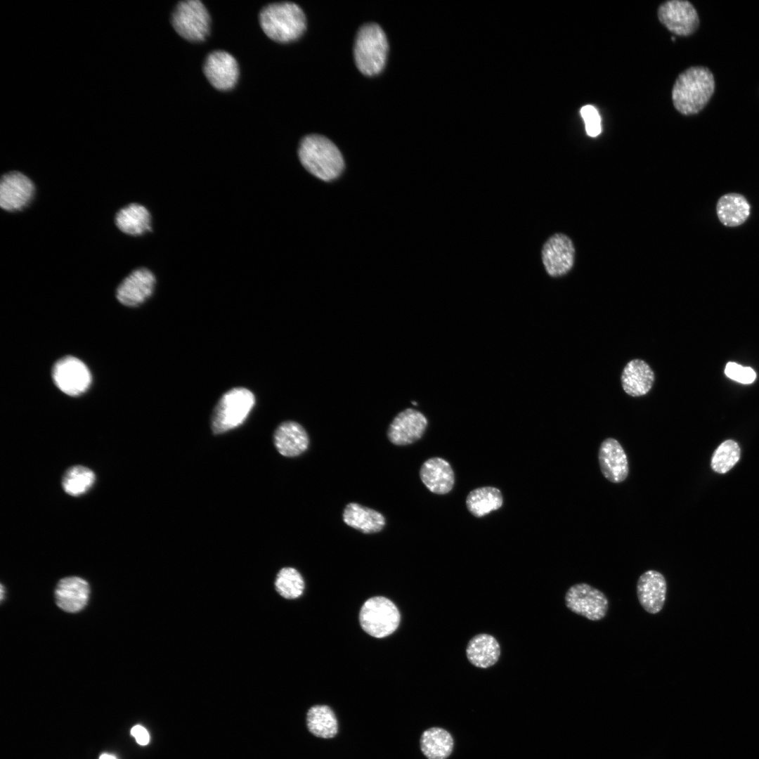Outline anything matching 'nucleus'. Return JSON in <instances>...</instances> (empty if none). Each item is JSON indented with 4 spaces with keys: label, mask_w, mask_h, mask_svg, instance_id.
<instances>
[{
    "label": "nucleus",
    "mask_w": 759,
    "mask_h": 759,
    "mask_svg": "<svg viewBox=\"0 0 759 759\" xmlns=\"http://www.w3.org/2000/svg\"><path fill=\"white\" fill-rule=\"evenodd\" d=\"M275 586L277 592L288 599L299 597L304 591V581L299 572L292 567H285L277 574Z\"/></svg>",
    "instance_id": "30"
},
{
    "label": "nucleus",
    "mask_w": 759,
    "mask_h": 759,
    "mask_svg": "<svg viewBox=\"0 0 759 759\" xmlns=\"http://www.w3.org/2000/svg\"><path fill=\"white\" fill-rule=\"evenodd\" d=\"M52 378L64 394L78 396L85 393L91 384V374L79 358L67 356L57 361L52 368Z\"/></svg>",
    "instance_id": "9"
},
{
    "label": "nucleus",
    "mask_w": 759,
    "mask_h": 759,
    "mask_svg": "<svg viewBox=\"0 0 759 759\" xmlns=\"http://www.w3.org/2000/svg\"><path fill=\"white\" fill-rule=\"evenodd\" d=\"M264 33L278 43H289L299 38L306 30V21L301 8L292 2H278L264 6L259 13Z\"/></svg>",
    "instance_id": "3"
},
{
    "label": "nucleus",
    "mask_w": 759,
    "mask_h": 759,
    "mask_svg": "<svg viewBox=\"0 0 759 759\" xmlns=\"http://www.w3.org/2000/svg\"><path fill=\"white\" fill-rule=\"evenodd\" d=\"M255 403L254 394L245 387H235L226 393L216 403L211 418L214 434H221L240 426L247 417Z\"/></svg>",
    "instance_id": "5"
},
{
    "label": "nucleus",
    "mask_w": 759,
    "mask_h": 759,
    "mask_svg": "<svg viewBox=\"0 0 759 759\" xmlns=\"http://www.w3.org/2000/svg\"><path fill=\"white\" fill-rule=\"evenodd\" d=\"M502 502L500 491L492 486L475 488L469 493L466 498L467 510L476 517H482L498 510Z\"/></svg>",
    "instance_id": "27"
},
{
    "label": "nucleus",
    "mask_w": 759,
    "mask_h": 759,
    "mask_svg": "<svg viewBox=\"0 0 759 759\" xmlns=\"http://www.w3.org/2000/svg\"><path fill=\"white\" fill-rule=\"evenodd\" d=\"M298 156L309 172L325 181L337 179L344 169V162L339 150L321 135L305 136L299 143Z\"/></svg>",
    "instance_id": "2"
},
{
    "label": "nucleus",
    "mask_w": 759,
    "mask_h": 759,
    "mask_svg": "<svg viewBox=\"0 0 759 759\" xmlns=\"http://www.w3.org/2000/svg\"><path fill=\"white\" fill-rule=\"evenodd\" d=\"M598 460L602 474L609 481L618 484L628 477L629 467L627 455L615 439L607 438L602 442Z\"/></svg>",
    "instance_id": "18"
},
{
    "label": "nucleus",
    "mask_w": 759,
    "mask_h": 759,
    "mask_svg": "<svg viewBox=\"0 0 759 759\" xmlns=\"http://www.w3.org/2000/svg\"><path fill=\"white\" fill-rule=\"evenodd\" d=\"M96 481L94 472L89 468L75 465L69 468L62 480L63 490L70 495L80 496L93 486Z\"/></svg>",
    "instance_id": "29"
},
{
    "label": "nucleus",
    "mask_w": 759,
    "mask_h": 759,
    "mask_svg": "<svg viewBox=\"0 0 759 759\" xmlns=\"http://www.w3.org/2000/svg\"><path fill=\"white\" fill-rule=\"evenodd\" d=\"M131 734L135 738L136 742L141 746H145L149 743L150 736L147 729L140 725H134L131 729Z\"/></svg>",
    "instance_id": "34"
},
{
    "label": "nucleus",
    "mask_w": 759,
    "mask_h": 759,
    "mask_svg": "<svg viewBox=\"0 0 759 759\" xmlns=\"http://www.w3.org/2000/svg\"><path fill=\"white\" fill-rule=\"evenodd\" d=\"M580 114L585 122L587 134L596 137L602 132L601 117L597 108L591 105H586L580 108Z\"/></svg>",
    "instance_id": "32"
},
{
    "label": "nucleus",
    "mask_w": 759,
    "mask_h": 759,
    "mask_svg": "<svg viewBox=\"0 0 759 759\" xmlns=\"http://www.w3.org/2000/svg\"><path fill=\"white\" fill-rule=\"evenodd\" d=\"M453 739L445 729L432 727L425 730L420 738V748L428 759H446L451 753Z\"/></svg>",
    "instance_id": "28"
},
{
    "label": "nucleus",
    "mask_w": 759,
    "mask_h": 759,
    "mask_svg": "<svg viewBox=\"0 0 759 759\" xmlns=\"http://www.w3.org/2000/svg\"><path fill=\"white\" fill-rule=\"evenodd\" d=\"M740 458V448L732 440H727L719 446L714 453L712 469L718 473H725L731 469Z\"/></svg>",
    "instance_id": "31"
},
{
    "label": "nucleus",
    "mask_w": 759,
    "mask_h": 759,
    "mask_svg": "<svg viewBox=\"0 0 759 759\" xmlns=\"http://www.w3.org/2000/svg\"><path fill=\"white\" fill-rule=\"evenodd\" d=\"M343 520L363 533L379 532L385 525V519L381 513L356 502H350L345 507Z\"/></svg>",
    "instance_id": "25"
},
{
    "label": "nucleus",
    "mask_w": 759,
    "mask_h": 759,
    "mask_svg": "<svg viewBox=\"0 0 759 759\" xmlns=\"http://www.w3.org/2000/svg\"><path fill=\"white\" fill-rule=\"evenodd\" d=\"M203 72L210 84L220 91L233 89L239 77L236 59L225 51L210 53L205 60Z\"/></svg>",
    "instance_id": "14"
},
{
    "label": "nucleus",
    "mask_w": 759,
    "mask_h": 759,
    "mask_svg": "<svg viewBox=\"0 0 759 759\" xmlns=\"http://www.w3.org/2000/svg\"><path fill=\"white\" fill-rule=\"evenodd\" d=\"M658 17L669 31L678 36L691 35L699 25L698 13L687 1L672 0L663 3L658 8Z\"/></svg>",
    "instance_id": "11"
},
{
    "label": "nucleus",
    "mask_w": 759,
    "mask_h": 759,
    "mask_svg": "<svg viewBox=\"0 0 759 759\" xmlns=\"http://www.w3.org/2000/svg\"><path fill=\"white\" fill-rule=\"evenodd\" d=\"M751 206L746 198L736 193L721 196L716 204V213L720 221L727 227L743 224L748 218Z\"/></svg>",
    "instance_id": "24"
},
{
    "label": "nucleus",
    "mask_w": 759,
    "mask_h": 759,
    "mask_svg": "<svg viewBox=\"0 0 759 759\" xmlns=\"http://www.w3.org/2000/svg\"><path fill=\"white\" fill-rule=\"evenodd\" d=\"M427 419L419 410L408 408L399 413L391 422L387 436L397 446L411 444L420 439L427 427Z\"/></svg>",
    "instance_id": "15"
},
{
    "label": "nucleus",
    "mask_w": 759,
    "mask_h": 759,
    "mask_svg": "<svg viewBox=\"0 0 759 759\" xmlns=\"http://www.w3.org/2000/svg\"><path fill=\"white\" fill-rule=\"evenodd\" d=\"M210 15L198 0L180 1L171 15V25L182 38L190 41H202L209 33Z\"/></svg>",
    "instance_id": "7"
},
{
    "label": "nucleus",
    "mask_w": 759,
    "mask_h": 759,
    "mask_svg": "<svg viewBox=\"0 0 759 759\" xmlns=\"http://www.w3.org/2000/svg\"><path fill=\"white\" fill-rule=\"evenodd\" d=\"M636 592L642 607L649 614H656L665 604L667 592L666 578L659 571L648 570L639 577Z\"/></svg>",
    "instance_id": "17"
},
{
    "label": "nucleus",
    "mask_w": 759,
    "mask_h": 759,
    "mask_svg": "<svg viewBox=\"0 0 759 759\" xmlns=\"http://www.w3.org/2000/svg\"><path fill=\"white\" fill-rule=\"evenodd\" d=\"M57 606L68 613H77L87 604L90 588L84 579L78 576H68L60 579L55 589Z\"/></svg>",
    "instance_id": "19"
},
{
    "label": "nucleus",
    "mask_w": 759,
    "mask_h": 759,
    "mask_svg": "<svg viewBox=\"0 0 759 759\" xmlns=\"http://www.w3.org/2000/svg\"><path fill=\"white\" fill-rule=\"evenodd\" d=\"M115 223L121 232L131 236H141L153 231L150 212L137 202L130 203L119 209L115 216Z\"/></svg>",
    "instance_id": "22"
},
{
    "label": "nucleus",
    "mask_w": 759,
    "mask_h": 759,
    "mask_svg": "<svg viewBox=\"0 0 759 759\" xmlns=\"http://www.w3.org/2000/svg\"><path fill=\"white\" fill-rule=\"evenodd\" d=\"M388 48L385 33L378 25L368 23L362 26L353 49L358 69L368 76L379 74L384 67Z\"/></svg>",
    "instance_id": "4"
},
{
    "label": "nucleus",
    "mask_w": 759,
    "mask_h": 759,
    "mask_svg": "<svg viewBox=\"0 0 759 759\" xmlns=\"http://www.w3.org/2000/svg\"><path fill=\"white\" fill-rule=\"evenodd\" d=\"M574 256L575 249L571 240L562 233L551 236L541 251L545 271L552 277L566 274L573 267Z\"/></svg>",
    "instance_id": "13"
},
{
    "label": "nucleus",
    "mask_w": 759,
    "mask_h": 759,
    "mask_svg": "<svg viewBox=\"0 0 759 759\" xmlns=\"http://www.w3.org/2000/svg\"><path fill=\"white\" fill-rule=\"evenodd\" d=\"M655 380L653 368L646 361L638 358L627 362L620 377L623 391L632 398L647 396L654 387Z\"/></svg>",
    "instance_id": "16"
},
{
    "label": "nucleus",
    "mask_w": 759,
    "mask_h": 759,
    "mask_svg": "<svg viewBox=\"0 0 759 759\" xmlns=\"http://www.w3.org/2000/svg\"><path fill=\"white\" fill-rule=\"evenodd\" d=\"M725 375L730 379L742 384L753 382L756 375L755 371L749 367H744L736 363L729 362L725 369Z\"/></svg>",
    "instance_id": "33"
},
{
    "label": "nucleus",
    "mask_w": 759,
    "mask_h": 759,
    "mask_svg": "<svg viewBox=\"0 0 759 759\" xmlns=\"http://www.w3.org/2000/svg\"><path fill=\"white\" fill-rule=\"evenodd\" d=\"M400 620L398 608L384 597H373L366 600L359 615L363 630L377 638L393 633L398 627Z\"/></svg>",
    "instance_id": "6"
},
{
    "label": "nucleus",
    "mask_w": 759,
    "mask_h": 759,
    "mask_svg": "<svg viewBox=\"0 0 759 759\" xmlns=\"http://www.w3.org/2000/svg\"><path fill=\"white\" fill-rule=\"evenodd\" d=\"M564 601L571 611L592 621L603 619L609 609L605 594L585 583L571 585L565 594Z\"/></svg>",
    "instance_id": "8"
},
{
    "label": "nucleus",
    "mask_w": 759,
    "mask_h": 759,
    "mask_svg": "<svg viewBox=\"0 0 759 759\" xmlns=\"http://www.w3.org/2000/svg\"><path fill=\"white\" fill-rule=\"evenodd\" d=\"M420 476L425 486L436 494L448 493L455 484V474L450 465L438 457L429 458L422 464Z\"/></svg>",
    "instance_id": "21"
},
{
    "label": "nucleus",
    "mask_w": 759,
    "mask_h": 759,
    "mask_svg": "<svg viewBox=\"0 0 759 759\" xmlns=\"http://www.w3.org/2000/svg\"><path fill=\"white\" fill-rule=\"evenodd\" d=\"M273 442L277 450L283 456L295 457L305 452L309 439L304 428L294 421L282 422L275 429Z\"/></svg>",
    "instance_id": "20"
},
{
    "label": "nucleus",
    "mask_w": 759,
    "mask_h": 759,
    "mask_svg": "<svg viewBox=\"0 0 759 759\" xmlns=\"http://www.w3.org/2000/svg\"><path fill=\"white\" fill-rule=\"evenodd\" d=\"M35 193L33 181L18 171L2 175L0 181V206L8 212L22 211L32 202Z\"/></svg>",
    "instance_id": "10"
},
{
    "label": "nucleus",
    "mask_w": 759,
    "mask_h": 759,
    "mask_svg": "<svg viewBox=\"0 0 759 759\" xmlns=\"http://www.w3.org/2000/svg\"><path fill=\"white\" fill-rule=\"evenodd\" d=\"M714 91L715 79L711 70L702 66L691 67L677 77L672 89L673 103L681 114L694 115L707 105Z\"/></svg>",
    "instance_id": "1"
},
{
    "label": "nucleus",
    "mask_w": 759,
    "mask_h": 759,
    "mask_svg": "<svg viewBox=\"0 0 759 759\" xmlns=\"http://www.w3.org/2000/svg\"><path fill=\"white\" fill-rule=\"evenodd\" d=\"M466 656L473 666L488 668L495 665L500 656V646L491 635L481 633L474 636L468 642Z\"/></svg>",
    "instance_id": "23"
},
{
    "label": "nucleus",
    "mask_w": 759,
    "mask_h": 759,
    "mask_svg": "<svg viewBox=\"0 0 759 759\" xmlns=\"http://www.w3.org/2000/svg\"><path fill=\"white\" fill-rule=\"evenodd\" d=\"M155 284L156 278L151 270L145 267L136 268L118 285L116 298L126 306H140L151 297Z\"/></svg>",
    "instance_id": "12"
},
{
    "label": "nucleus",
    "mask_w": 759,
    "mask_h": 759,
    "mask_svg": "<svg viewBox=\"0 0 759 759\" xmlns=\"http://www.w3.org/2000/svg\"><path fill=\"white\" fill-rule=\"evenodd\" d=\"M99 759H117V758L112 754L105 753L100 755Z\"/></svg>",
    "instance_id": "35"
},
{
    "label": "nucleus",
    "mask_w": 759,
    "mask_h": 759,
    "mask_svg": "<svg viewBox=\"0 0 759 759\" xmlns=\"http://www.w3.org/2000/svg\"><path fill=\"white\" fill-rule=\"evenodd\" d=\"M306 725L312 734L320 738H333L338 732L335 713L326 705H315L308 710Z\"/></svg>",
    "instance_id": "26"
}]
</instances>
